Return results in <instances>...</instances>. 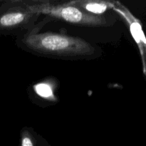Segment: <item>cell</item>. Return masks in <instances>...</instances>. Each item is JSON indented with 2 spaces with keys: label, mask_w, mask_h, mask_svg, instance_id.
<instances>
[{
  "label": "cell",
  "mask_w": 146,
  "mask_h": 146,
  "mask_svg": "<svg viewBox=\"0 0 146 146\" xmlns=\"http://www.w3.org/2000/svg\"><path fill=\"white\" fill-rule=\"evenodd\" d=\"M69 2L84 12L96 16L104 15L114 7V1L107 0H75Z\"/></svg>",
  "instance_id": "obj_4"
},
{
  "label": "cell",
  "mask_w": 146,
  "mask_h": 146,
  "mask_svg": "<svg viewBox=\"0 0 146 146\" xmlns=\"http://www.w3.org/2000/svg\"><path fill=\"white\" fill-rule=\"evenodd\" d=\"M40 17L27 7L24 0L2 1L0 4V34L19 36L38 32L50 19L46 17L38 21Z\"/></svg>",
  "instance_id": "obj_3"
},
{
  "label": "cell",
  "mask_w": 146,
  "mask_h": 146,
  "mask_svg": "<svg viewBox=\"0 0 146 146\" xmlns=\"http://www.w3.org/2000/svg\"><path fill=\"white\" fill-rule=\"evenodd\" d=\"M33 12L44 15L48 19L61 20L68 24L86 27H106L113 25L115 20L108 16H96L84 12L70 2L38 0L24 1Z\"/></svg>",
  "instance_id": "obj_2"
},
{
  "label": "cell",
  "mask_w": 146,
  "mask_h": 146,
  "mask_svg": "<svg viewBox=\"0 0 146 146\" xmlns=\"http://www.w3.org/2000/svg\"><path fill=\"white\" fill-rule=\"evenodd\" d=\"M36 139L29 128H24L21 132L20 146H36Z\"/></svg>",
  "instance_id": "obj_5"
},
{
  "label": "cell",
  "mask_w": 146,
  "mask_h": 146,
  "mask_svg": "<svg viewBox=\"0 0 146 146\" xmlns=\"http://www.w3.org/2000/svg\"><path fill=\"white\" fill-rule=\"evenodd\" d=\"M17 45L32 54L64 59H89L95 47L83 38L54 32H31L17 36Z\"/></svg>",
  "instance_id": "obj_1"
}]
</instances>
